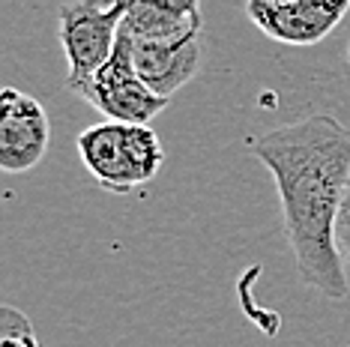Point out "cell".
Here are the masks:
<instances>
[{
	"instance_id": "cell-2",
	"label": "cell",
	"mask_w": 350,
	"mask_h": 347,
	"mask_svg": "<svg viewBox=\"0 0 350 347\" xmlns=\"http://www.w3.org/2000/svg\"><path fill=\"white\" fill-rule=\"evenodd\" d=\"M75 144L87 174L114 195L147 186L165 162V147L153 126L105 120L84 129Z\"/></svg>"
},
{
	"instance_id": "cell-8",
	"label": "cell",
	"mask_w": 350,
	"mask_h": 347,
	"mask_svg": "<svg viewBox=\"0 0 350 347\" xmlns=\"http://www.w3.org/2000/svg\"><path fill=\"white\" fill-rule=\"evenodd\" d=\"M201 30L204 18L195 0H186V3L132 0L120 33H126L132 42H186V39H201Z\"/></svg>"
},
{
	"instance_id": "cell-9",
	"label": "cell",
	"mask_w": 350,
	"mask_h": 347,
	"mask_svg": "<svg viewBox=\"0 0 350 347\" xmlns=\"http://www.w3.org/2000/svg\"><path fill=\"white\" fill-rule=\"evenodd\" d=\"M0 347H39L33 323L15 305H0Z\"/></svg>"
},
{
	"instance_id": "cell-7",
	"label": "cell",
	"mask_w": 350,
	"mask_h": 347,
	"mask_svg": "<svg viewBox=\"0 0 350 347\" xmlns=\"http://www.w3.org/2000/svg\"><path fill=\"white\" fill-rule=\"evenodd\" d=\"M132 63L138 78L156 96L171 99L201 69V39H186V42H132Z\"/></svg>"
},
{
	"instance_id": "cell-4",
	"label": "cell",
	"mask_w": 350,
	"mask_h": 347,
	"mask_svg": "<svg viewBox=\"0 0 350 347\" xmlns=\"http://www.w3.org/2000/svg\"><path fill=\"white\" fill-rule=\"evenodd\" d=\"M78 96L87 105L96 108L99 114H105L111 123H132V126H150V120L162 114L171 102L156 96L138 78L132 63V42L126 33H120L111 60L78 90Z\"/></svg>"
},
{
	"instance_id": "cell-10",
	"label": "cell",
	"mask_w": 350,
	"mask_h": 347,
	"mask_svg": "<svg viewBox=\"0 0 350 347\" xmlns=\"http://www.w3.org/2000/svg\"><path fill=\"white\" fill-rule=\"evenodd\" d=\"M336 246H338V255L345 260V266H350V183H347L338 222H336Z\"/></svg>"
},
{
	"instance_id": "cell-11",
	"label": "cell",
	"mask_w": 350,
	"mask_h": 347,
	"mask_svg": "<svg viewBox=\"0 0 350 347\" xmlns=\"http://www.w3.org/2000/svg\"><path fill=\"white\" fill-rule=\"evenodd\" d=\"M347 63H350V45H347Z\"/></svg>"
},
{
	"instance_id": "cell-3",
	"label": "cell",
	"mask_w": 350,
	"mask_h": 347,
	"mask_svg": "<svg viewBox=\"0 0 350 347\" xmlns=\"http://www.w3.org/2000/svg\"><path fill=\"white\" fill-rule=\"evenodd\" d=\"M132 0H114V3H87L72 0L57 10L60 18V45L66 54L69 72L66 90L75 93L111 60L120 39L123 18Z\"/></svg>"
},
{
	"instance_id": "cell-5",
	"label": "cell",
	"mask_w": 350,
	"mask_h": 347,
	"mask_svg": "<svg viewBox=\"0 0 350 347\" xmlns=\"http://www.w3.org/2000/svg\"><path fill=\"white\" fill-rule=\"evenodd\" d=\"M350 12V0L312 3V0H249L245 15L273 42L312 48L323 42Z\"/></svg>"
},
{
	"instance_id": "cell-1",
	"label": "cell",
	"mask_w": 350,
	"mask_h": 347,
	"mask_svg": "<svg viewBox=\"0 0 350 347\" xmlns=\"http://www.w3.org/2000/svg\"><path fill=\"white\" fill-rule=\"evenodd\" d=\"M252 156L273 174L299 279L326 299L347 296L336 222L350 183V129L312 114L252 141Z\"/></svg>"
},
{
	"instance_id": "cell-6",
	"label": "cell",
	"mask_w": 350,
	"mask_h": 347,
	"mask_svg": "<svg viewBox=\"0 0 350 347\" xmlns=\"http://www.w3.org/2000/svg\"><path fill=\"white\" fill-rule=\"evenodd\" d=\"M0 102H3V111H0V168L6 174H27L49 153V114L39 105V99L15 90V87H6Z\"/></svg>"
}]
</instances>
